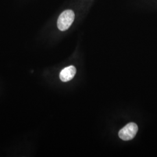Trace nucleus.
<instances>
[{"mask_svg": "<svg viewBox=\"0 0 157 157\" xmlns=\"http://www.w3.org/2000/svg\"><path fill=\"white\" fill-rule=\"evenodd\" d=\"M75 19V13L68 10L63 12L57 21V26L61 31H65L70 28Z\"/></svg>", "mask_w": 157, "mask_h": 157, "instance_id": "nucleus-1", "label": "nucleus"}, {"mask_svg": "<svg viewBox=\"0 0 157 157\" xmlns=\"http://www.w3.org/2000/svg\"><path fill=\"white\" fill-rule=\"evenodd\" d=\"M137 131V125L135 123L132 122L128 124L124 128L120 130L119 132V136L123 140H130L136 136Z\"/></svg>", "mask_w": 157, "mask_h": 157, "instance_id": "nucleus-2", "label": "nucleus"}, {"mask_svg": "<svg viewBox=\"0 0 157 157\" xmlns=\"http://www.w3.org/2000/svg\"><path fill=\"white\" fill-rule=\"evenodd\" d=\"M76 73V69L73 66H69L62 69L59 74V78L63 82L70 81L74 78Z\"/></svg>", "mask_w": 157, "mask_h": 157, "instance_id": "nucleus-3", "label": "nucleus"}]
</instances>
